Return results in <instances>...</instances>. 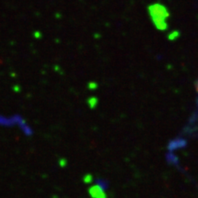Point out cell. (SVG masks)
Instances as JSON below:
<instances>
[{
  "mask_svg": "<svg viewBox=\"0 0 198 198\" xmlns=\"http://www.w3.org/2000/svg\"><path fill=\"white\" fill-rule=\"evenodd\" d=\"M89 192L90 194L92 195V197L94 198H106L105 197V194L102 191V188L100 187L98 185H96L94 187H92L90 188L89 190Z\"/></svg>",
  "mask_w": 198,
  "mask_h": 198,
  "instance_id": "6da1fadb",
  "label": "cell"
}]
</instances>
